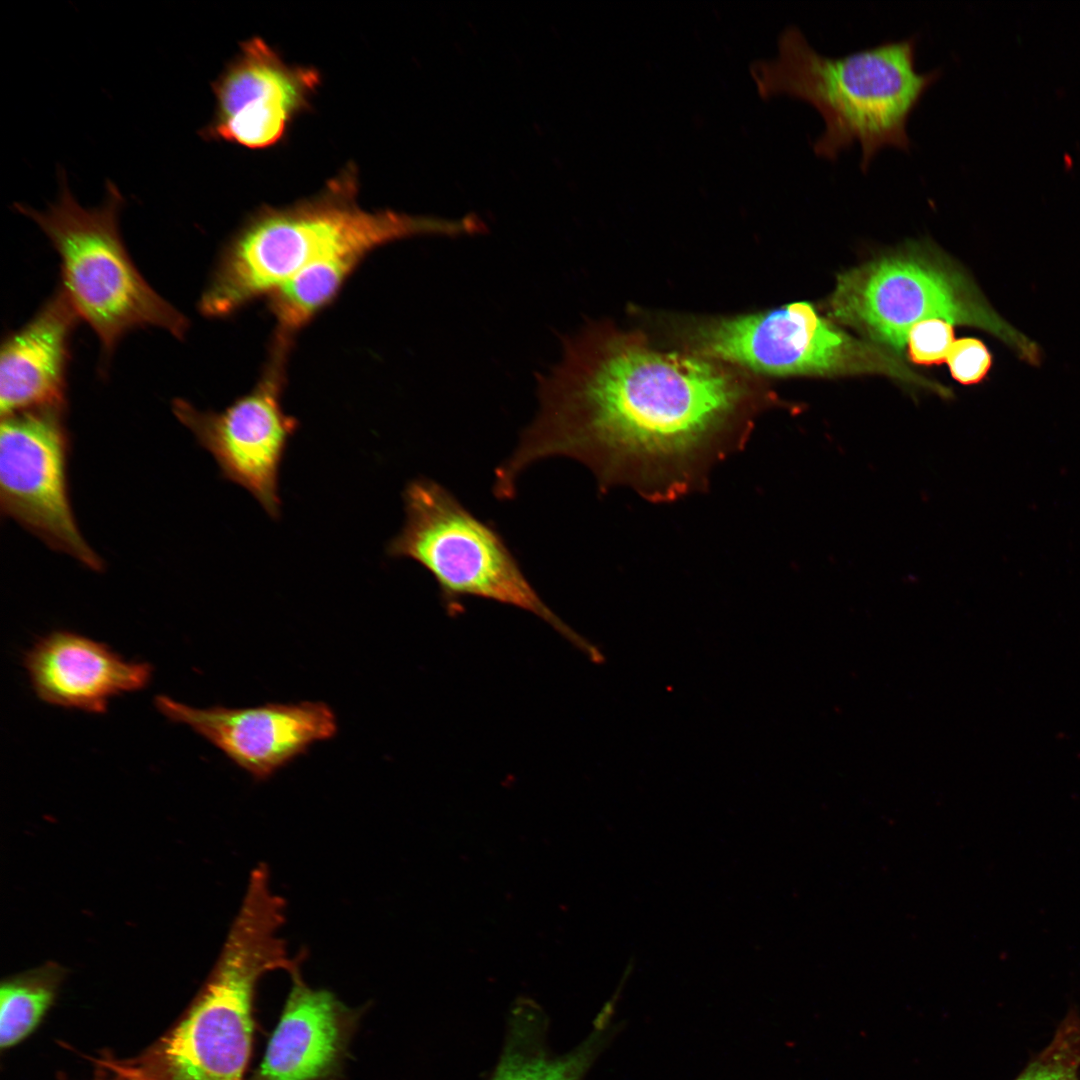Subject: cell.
Listing matches in <instances>:
<instances>
[{
    "label": "cell",
    "mask_w": 1080,
    "mask_h": 1080,
    "mask_svg": "<svg viewBox=\"0 0 1080 1080\" xmlns=\"http://www.w3.org/2000/svg\"><path fill=\"white\" fill-rule=\"evenodd\" d=\"M154 704L167 719L188 725L258 781L269 779L338 732L335 712L320 701L195 708L157 695Z\"/></svg>",
    "instance_id": "7c38bea8"
},
{
    "label": "cell",
    "mask_w": 1080,
    "mask_h": 1080,
    "mask_svg": "<svg viewBox=\"0 0 1080 1080\" xmlns=\"http://www.w3.org/2000/svg\"><path fill=\"white\" fill-rule=\"evenodd\" d=\"M693 338L697 352L763 374H882L943 390L894 354L835 327L808 302L714 320L699 326Z\"/></svg>",
    "instance_id": "ba28073f"
},
{
    "label": "cell",
    "mask_w": 1080,
    "mask_h": 1080,
    "mask_svg": "<svg viewBox=\"0 0 1080 1080\" xmlns=\"http://www.w3.org/2000/svg\"><path fill=\"white\" fill-rule=\"evenodd\" d=\"M922 247L878 257L837 276L827 301L833 319L900 353L911 328L941 319L986 330L1038 360V350L985 301L975 284L944 256Z\"/></svg>",
    "instance_id": "52a82bcc"
},
{
    "label": "cell",
    "mask_w": 1080,
    "mask_h": 1080,
    "mask_svg": "<svg viewBox=\"0 0 1080 1080\" xmlns=\"http://www.w3.org/2000/svg\"><path fill=\"white\" fill-rule=\"evenodd\" d=\"M280 1021L251 1080H330L339 1072L357 1015L328 990L292 977Z\"/></svg>",
    "instance_id": "5bb4252c"
},
{
    "label": "cell",
    "mask_w": 1080,
    "mask_h": 1080,
    "mask_svg": "<svg viewBox=\"0 0 1080 1080\" xmlns=\"http://www.w3.org/2000/svg\"><path fill=\"white\" fill-rule=\"evenodd\" d=\"M613 1002L598 1015L593 1031L575 1049L553 1055L546 1045L543 1011L529 1000L514 1007L504 1049L490 1080H583L611 1037Z\"/></svg>",
    "instance_id": "2e32d148"
},
{
    "label": "cell",
    "mask_w": 1080,
    "mask_h": 1080,
    "mask_svg": "<svg viewBox=\"0 0 1080 1080\" xmlns=\"http://www.w3.org/2000/svg\"><path fill=\"white\" fill-rule=\"evenodd\" d=\"M918 34L831 57L819 53L804 33L789 25L779 34L774 57L750 65L761 98L788 95L812 104L824 120L813 141L817 155L836 159L855 141L866 171L884 146L910 150L907 122L940 67L916 68Z\"/></svg>",
    "instance_id": "7a4b0ae2"
},
{
    "label": "cell",
    "mask_w": 1080,
    "mask_h": 1080,
    "mask_svg": "<svg viewBox=\"0 0 1080 1080\" xmlns=\"http://www.w3.org/2000/svg\"><path fill=\"white\" fill-rule=\"evenodd\" d=\"M79 317L60 286L1 346V417L47 406H66L72 333Z\"/></svg>",
    "instance_id": "9a60e30c"
},
{
    "label": "cell",
    "mask_w": 1080,
    "mask_h": 1080,
    "mask_svg": "<svg viewBox=\"0 0 1080 1080\" xmlns=\"http://www.w3.org/2000/svg\"><path fill=\"white\" fill-rule=\"evenodd\" d=\"M405 522L387 545V554L409 558L435 579L449 612L476 597L511 605L538 616L593 661L598 649L564 623L540 598L503 537L471 513L448 489L417 478L402 493Z\"/></svg>",
    "instance_id": "8992f818"
},
{
    "label": "cell",
    "mask_w": 1080,
    "mask_h": 1080,
    "mask_svg": "<svg viewBox=\"0 0 1080 1080\" xmlns=\"http://www.w3.org/2000/svg\"><path fill=\"white\" fill-rule=\"evenodd\" d=\"M56 977L47 973L21 976L0 989V1048L9 1050L41 1023L56 996Z\"/></svg>",
    "instance_id": "ac0fdd59"
},
{
    "label": "cell",
    "mask_w": 1080,
    "mask_h": 1080,
    "mask_svg": "<svg viewBox=\"0 0 1080 1080\" xmlns=\"http://www.w3.org/2000/svg\"><path fill=\"white\" fill-rule=\"evenodd\" d=\"M24 666L40 700L96 714L111 698L147 687L153 673L149 663L126 661L105 643L67 630L39 639Z\"/></svg>",
    "instance_id": "4fadbf2b"
},
{
    "label": "cell",
    "mask_w": 1080,
    "mask_h": 1080,
    "mask_svg": "<svg viewBox=\"0 0 1080 1080\" xmlns=\"http://www.w3.org/2000/svg\"><path fill=\"white\" fill-rule=\"evenodd\" d=\"M320 82L316 68L287 64L262 38L243 41L211 84L215 113L199 134L249 149L275 146L292 121L311 110Z\"/></svg>",
    "instance_id": "8fae6325"
},
{
    "label": "cell",
    "mask_w": 1080,
    "mask_h": 1080,
    "mask_svg": "<svg viewBox=\"0 0 1080 1080\" xmlns=\"http://www.w3.org/2000/svg\"><path fill=\"white\" fill-rule=\"evenodd\" d=\"M952 377L964 385L977 384L988 374L992 355L987 346L974 337L956 339L946 357Z\"/></svg>",
    "instance_id": "44dd1931"
},
{
    "label": "cell",
    "mask_w": 1080,
    "mask_h": 1080,
    "mask_svg": "<svg viewBox=\"0 0 1080 1080\" xmlns=\"http://www.w3.org/2000/svg\"><path fill=\"white\" fill-rule=\"evenodd\" d=\"M733 368L608 326L586 329L541 382L540 411L496 469L494 494L512 498L520 474L550 457L580 462L603 492L629 488L661 503L703 491L767 405Z\"/></svg>",
    "instance_id": "6da1fadb"
},
{
    "label": "cell",
    "mask_w": 1080,
    "mask_h": 1080,
    "mask_svg": "<svg viewBox=\"0 0 1080 1080\" xmlns=\"http://www.w3.org/2000/svg\"><path fill=\"white\" fill-rule=\"evenodd\" d=\"M58 200L46 211L15 203L45 233L59 255V285L76 311L98 336L102 353L110 357L131 330L155 327L176 339L188 331V319L159 295L132 261L119 230L124 202L117 186L107 181L105 201L84 208L71 193L65 171L58 173Z\"/></svg>",
    "instance_id": "5b68a950"
},
{
    "label": "cell",
    "mask_w": 1080,
    "mask_h": 1080,
    "mask_svg": "<svg viewBox=\"0 0 1080 1080\" xmlns=\"http://www.w3.org/2000/svg\"><path fill=\"white\" fill-rule=\"evenodd\" d=\"M285 912L268 866L258 864L208 982L146 1057L152 1080H244L260 980L276 970L300 974L302 958L280 937Z\"/></svg>",
    "instance_id": "277c9868"
},
{
    "label": "cell",
    "mask_w": 1080,
    "mask_h": 1080,
    "mask_svg": "<svg viewBox=\"0 0 1080 1080\" xmlns=\"http://www.w3.org/2000/svg\"><path fill=\"white\" fill-rule=\"evenodd\" d=\"M358 192V169L348 163L319 193L288 206L258 208L222 249L200 312L225 317L269 296L315 262L347 252L367 255L396 240L446 231L440 220L365 210Z\"/></svg>",
    "instance_id": "3957f363"
},
{
    "label": "cell",
    "mask_w": 1080,
    "mask_h": 1080,
    "mask_svg": "<svg viewBox=\"0 0 1080 1080\" xmlns=\"http://www.w3.org/2000/svg\"><path fill=\"white\" fill-rule=\"evenodd\" d=\"M366 256L348 252L315 262L271 293L268 297L276 321L274 336L293 340L299 330L332 302Z\"/></svg>",
    "instance_id": "e0dca14e"
},
{
    "label": "cell",
    "mask_w": 1080,
    "mask_h": 1080,
    "mask_svg": "<svg viewBox=\"0 0 1080 1080\" xmlns=\"http://www.w3.org/2000/svg\"><path fill=\"white\" fill-rule=\"evenodd\" d=\"M954 341L953 324L941 319L921 321L908 333V356L916 364H940L946 361Z\"/></svg>",
    "instance_id": "ffe728a7"
},
{
    "label": "cell",
    "mask_w": 1080,
    "mask_h": 1080,
    "mask_svg": "<svg viewBox=\"0 0 1080 1080\" xmlns=\"http://www.w3.org/2000/svg\"><path fill=\"white\" fill-rule=\"evenodd\" d=\"M66 406L1 417L0 504L54 550L100 571L103 562L79 531L68 494Z\"/></svg>",
    "instance_id": "30bf717a"
},
{
    "label": "cell",
    "mask_w": 1080,
    "mask_h": 1080,
    "mask_svg": "<svg viewBox=\"0 0 1080 1080\" xmlns=\"http://www.w3.org/2000/svg\"><path fill=\"white\" fill-rule=\"evenodd\" d=\"M292 345L274 337L254 387L222 411H201L183 399L172 403L176 418L213 456L222 477L247 490L274 520L281 517V466L300 426L282 406Z\"/></svg>",
    "instance_id": "9c48e42d"
},
{
    "label": "cell",
    "mask_w": 1080,
    "mask_h": 1080,
    "mask_svg": "<svg viewBox=\"0 0 1080 1080\" xmlns=\"http://www.w3.org/2000/svg\"><path fill=\"white\" fill-rule=\"evenodd\" d=\"M1014 1080H1080V1013L1070 1008L1046 1047Z\"/></svg>",
    "instance_id": "d6986e66"
}]
</instances>
